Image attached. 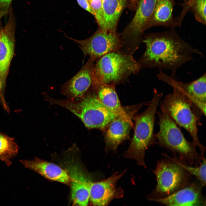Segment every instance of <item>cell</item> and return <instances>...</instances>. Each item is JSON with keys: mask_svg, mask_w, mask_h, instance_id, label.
Here are the masks:
<instances>
[{"mask_svg": "<svg viewBox=\"0 0 206 206\" xmlns=\"http://www.w3.org/2000/svg\"><path fill=\"white\" fill-rule=\"evenodd\" d=\"M142 43L146 49L138 61L141 68L168 70L173 77L194 55L203 56L198 49L181 38L175 28L148 33Z\"/></svg>", "mask_w": 206, "mask_h": 206, "instance_id": "6da1fadb", "label": "cell"}, {"mask_svg": "<svg viewBox=\"0 0 206 206\" xmlns=\"http://www.w3.org/2000/svg\"><path fill=\"white\" fill-rule=\"evenodd\" d=\"M92 90L87 92L81 97L72 100H59L52 98L49 103L51 105L60 106L73 113L82 120L87 128L103 130L112 120L121 115L105 106Z\"/></svg>", "mask_w": 206, "mask_h": 206, "instance_id": "7a4b0ae2", "label": "cell"}, {"mask_svg": "<svg viewBox=\"0 0 206 206\" xmlns=\"http://www.w3.org/2000/svg\"><path fill=\"white\" fill-rule=\"evenodd\" d=\"M159 130L155 135L156 140L160 146L177 154L183 163L197 166L203 158L198 153L196 145L185 138L177 124L167 112L162 102L157 112Z\"/></svg>", "mask_w": 206, "mask_h": 206, "instance_id": "3957f363", "label": "cell"}, {"mask_svg": "<svg viewBox=\"0 0 206 206\" xmlns=\"http://www.w3.org/2000/svg\"><path fill=\"white\" fill-rule=\"evenodd\" d=\"M151 100L145 110L134 118V132L129 146L124 154L126 158L135 160L140 166L146 168L144 161L146 150L155 142L154 132L155 116L163 93L153 90Z\"/></svg>", "mask_w": 206, "mask_h": 206, "instance_id": "277c9868", "label": "cell"}, {"mask_svg": "<svg viewBox=\"0 0 206 206\" xmlns=\"http://www.w3.org/2000/svg\"><path fill=\"white\" fill-rule=\"evenodd\" d=\"M165 96L162 104L174 121L184 128L190 134L193 142L199 148L204 157L205 147L200 142L198 134L197 125L203 114L188 98L175 88Z\"/></svg>", "mask_w": 206, "mask_h": 206, "instance_id": "5b68a950", "label": "cell"}, {"mask_svg": "<svg viewBox=\"0 0 206 206\" xmlns=\"http://www.w3.org/2000/svg\"><path fill=\"white\" fill-rule=\"evenodd\" d=\"M98 60L94 65V75L106 84L123 82L131 75L138 73L142 68L132 54L120 51L109 53Z\"/></svg>", "mask_w": 206, "mask_h": 206, "instance_id": "8992f818", "label": "cell"}, {"mask_svg": "<svg viewBox=\"0 0 206 206\" xmlns=\"http://www.w3.org/2000/svg\"><path fill=\"white\" fill-rule=\"evenodd\" d=\"M157 0H139L134 17L122 34V49L124 52L133 54L142 43L143 33Z\"/></svg>", "mask_w": 206, "mask_h": 206, "instance_id": "52a82bcc", "label": "cell"}, {"mask_svg": "<svg viewBox=\"0 0 206 206\" xmlns=\"http://www.w3.org/2000/svg\"><path fill=\"white\" fill-rule=\"evenodd\" d=\"M153 173L157 181L154 193L159 197L157 198L165 197L182 188L188 180L187 171L171 159L159 161Z\"/></svg>", "mask_w": 206, "mask_h": 206, "instance_id": "ba28073f", "label": "cell"}, {"mask_svg": "<svg viewBox=\"0 0 206 206\" xmlns=\"http://www.w3.org/2000/svg\"><path fill=\"white\" fill-rule=\"evenodd\" d=\"M66 37L78 45L84 56L88 55L96 60L109 53L120 51L122 46L121 39L116 33L101 29L84 40Z\"/></svg>", "mask_w": 206, "mask_h": 206, "instance_id": "9c48e42d", "label": "cell"}, {"mask_svg": "<svg viewBox=\"0 0 206 206\" xmlns=\"http://www.w3.org/2000/svg\"><path fill=\"white\" fill-rule=\"evenodd\" d=\"M158 78L181 92L188 98L206 116V73L205 72L197 79L189 83L176 80L175 77L159 70Z\"/></svg>", "mask_w": 206, "mask_h": 206, "instance_id": "30bf717a", "label": "cell"}, {"mask_svg": "<svg viewBox=\"0 0 206 206\" xmlns=\"http://www.w3.org/2000/svg\"><path fill=\"white\" fill-rule=\"evenodd\" d=\"M143 106L142 103L135 105L130 111L120 115L112 120L103 130L107 151L116 150L118 146L126 140L133 126L132 118L134 114Z\"/></svg>", "mask_w": 206, "mask_h": 206, "instance_id": "8fae6325", "label": "cell"}, {"mask_svg": "<svg viewBox=\"0 0 206 206\" xmlns=\"http://www.w3.org/2000/svg\"><path fill=\"white\" fill-rule=\"evenodd\" d=\"M125 171L120 174L117 173L103 180L92 182L90 188L89 200L95 206H106L113 199L121 197L123 191L120 188H116L118 180Z\"/></svg>", "mask_w": 206, "mask_h": 206, "instance_id": "7c38bea8", "label": "cell"}, {"mask_svg": "<svg viewBox=\"0 0 206 206\" xmlns=\"http://www.w3.org/2000/svg\"><path fill=\"white\" fill-rule=\"evenodd\" d=\"M96 60L90 57L80 71L62 85L61 93L66 96L67 99L81 97L88 91L92 83Z\"/></svg>", "mask_w": 206, "mask_h": 206, "instance_id": "4fadbf2b", "label": "cell"}, {"mask_svg": "<svg viewBox=\"0 0 206 206\" xmlns=\"http://www.w3.org/2000/svg\"><path fill=\"white\" fill-rule=\"evenodd\" d=\"M15 24L14 19L11 16L5 25L0 28V80L4 88L14 53Z\"/></svg>", "mask_w": 206, "mask_h": 206, "instance_id": "5bb4252c", "label": "cell"}, {"mask_svg": "<svg viewBox=\"0 0 206 206\" xmlns=\"http://www.w3.org/2000/svg\"><path fill=\"white\" fill-rule=\"evenodd\" d=\"M201 184H192L162 198L149 199L167 206H205Z\"/></svg>", "mask_w": 206, "mask_h": 206, "instance_id": "9a60e30c", "label": "cell"}, {"mask_svg": "<svg viewBox=\"0 0 206 206\" xmlns=\"http://www.w3.org/2000/svg\"><path fill=\"white\" fill-rule=\"evenodd\" d=\"M68 167L71 186V197L73 204L87 206L89 200L90 188L92 182L76 164Z\"/></svg>", "mask_w": 206, "mask_h": 206, "instance_id": "2e32d148", "label": "cell"}, {"mask_svg": "<svg viewBox=\"0 0 206 206\" xmlns=\"http://www.w3.org/2000/svg\"><path fill=\"white\" fill-rule=\"evenodd\" d=\"M20 161L25 168L46 178L67 184L70 183V177L67 172L54 163L37 158L32 160H21Z\"/></svg>", "mask_w": 206, "mask_h": 206, "instance_id": "e0dca14e", "label": "cell"}, {"mask_svg": "<svg viewBox=\"0 0 206 206\" xmlns=\"http://www.w3.org/2000/svg\"><path fill=\"white\" fill-rule=\"evenodd\" d=\"M115 85L102 82L94 74L91 86L99 100L109 109L120 115H124L128 111L127 109H124L121 106L116 90Z\"/></svg>", "mask_w": 206, "mask_h": 206, "instance_id": "ac0fdd59", "label": "cell"}, {"mask_svg": "<svg viewBox=\"0 0 206 206\" xmlns=\"http://www.w3.org/2000/svg\"><path fill=\"white\" fill-rule=\"evenodd\" d=\"M175 0H157L150 17L146 25V29L157 26L175 28L177 26L173 12Z\"/></svg>", "mask_w": 206, "mask_h": 206, "instance_id": "d6986e66", "label": "cell"}, {"mask_svg": "<svg viewBox=\"0 0 206 206\" xmlns=\"http://www.w3.org/2000/svg\"><path fill=\"white\" fill-rule=\"evenodd\" d=\"M105 31L116 33L117 22L125 5L124 0H102Z\"/></svg>", "mask_w": 206, "mask_h": 206, "instance_id": "ffe728a7", "label": "cell"}, {"mask_svg": "<svg viewBox=\"0 0 206 206\" xmlns=\"http://www.w3.org/2000/svg\"><path fill=\"white\" fill-rule=\"evenodd\" d=\"M182 10L179 16L174 18L177 27H180L189 11L193 14L195 20L204 25H206V0H182Z\"/></svg>", "mask_w": 206, "mask_h": 206, "instance_id": "44dd1931", "label": "cell"}, {"mask_svg": "<svg viewBox=\"0 0 206 206\" xmlns=\"http://www.w3.org/2000/svg\"><path fill=\"white\" fill-rule=\"evenodd\" d=\"M19 146L14 139L0 132V159L9 166L17 155Z\"/></svg>", "mask_w": 206, "mask_h": 206, "instance_id": "7402d4cb", "label": "cell"}, {"mask_svg": "<svg viewBox=\"0 0 206 206\" xmlns=\"http://www.w3.org/2000/svg\"><path fill=\"white\" fill-rule=\"evenodd\" d=\"M179 164L184 169L190 174L195 176L199 181L202 187L206 185V159L204 157L199 166L195 167L186 165L176 158H170Z\"/></svg>", "mask_w": 206, "mask_h": 206, "instance_id": "603a6c76", "label": "cell"}, {"mask_svg": "<svg viewBox=\"0 0 206 206\" xmlns=\"http://www.w3.org/2000/svg\"><path fill=\"white\" fill-rule=\"evenodd\" d=\"M92 15L94 16L101 30L105 31L102 0H88Z\"/></svg>", "mask_w": 206, "mask_h": 206, "instance_id": "cb8c5ba5", "label": "cell"}, {"mask_svg": "<svg viewBox=\"0 0 206 206\" xmlns=\"http://www.w3.org/2000/svg\"><path fill=\"white\" fill-rule=\"evenodd\" d=\"M4 89L5 88L1 84L0 80V104L4 109L8 113L9 112V109L4 98Z\"/></svg>", "mask_w": 206, "mask_h": 206, "instance_id": "d4e9b609", "label": "cell"}, {"mask_svg": "<svg viewBox=\"0 0 206 206\" xmlns=\"http://www.w3.org/2000/svg\"><path fill=\"white\" fill-rule=\"evenodd\" d=\"M78 5L82 8L92 14L88 0H76Z\"/></svg>", "mask_w": 206, "mask_h": 206, "instance_id": "484cf974", "label": "cell"}, {"mask_svg": "<svg viewBox=\"0 0 206 206\" xmlns=\"http://www.w3.org/2000/svg\"><path fill=\"white\" fill-rule=\"evenodd\" d=\"M13 0H0V10L7 11Z\"/></svg>", "mask_w": 206, "mask_h": 206, "instance_id": "4316f807", "label": "cell"}, {"mask_svg": "<svg viewBox=\"0 0 206 206\" xmlns=\"http://www.w3.org/2000/svg\"><path fill=\"white\" fill-rule=\"evenodd\" d=\"M7 11H3L0 10V20L1 18L7 13Z\"/></svg>", "mask_w": 206, "mask_h": 206, "instance_id": "83f0119b", "label": "cell"}]
</instances>
